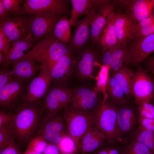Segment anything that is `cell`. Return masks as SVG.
I'll return each mask as SVG.
<instances>
[{"instance_id": "obj_43", "label": "cell", "mask_w": 154, "mask_h": 154, "mask_svg": "<svg viewBox=\"0 0 154 154\" xmlns=\"http://www.w3.org/2000/svg\"><path fill=\"white\" fill-rule=\"evenodd\" d=\"M19 151L17 144L13 139L7 146L0 151V154H16Z\"/></svg>"}, {"instance_id": "obj_22", "label": "cell", "mask_w": 154, "mask_h": 154, "mask_svg": "<svg viewBox=\"0 0 154 154\" xmlns=\"http://www.w3.org/2000/svg\"><path fill=\"white\" fill-rule=\"evenodd\" d=\"M126 6V14L133 21L137 23L151 14L154 0H130Z\"/></svg>"}, {"instance_id": "obj_28", "label": "cell", "mask_w": 154, "mask_h": 154, "mask_svg": "<svg viewBox=\"0 0 154 154\" xmlns=\"http://www.w3.org/2000/svg\"><path fill=\"white\" fill-rule=\"evenodd\" d=\"M106 91L108 97L113 104L121 105L127 102V100L123 90L112 76L109 77Z\"/></svg>"}, {"instance_id": "obj_55", "label": "cell", "mask_w": 154, "mask_h": 154, "mask_svg": "<svg viewBox=\"0 0 154 154\" xmlns=\"http://www.w3.org/2000/svg\"><path fill=\"white\" fill-rule=\"evenodd\" d=\"M153 18L154 19V16L153 15Z\"/></svg>"}, {"instance_id": "obj_47", "label": "cell", "mask_w": 154, "mask_h": 154, "mask_svg": "<svg viewBox=\"0 0 154 154\" xmlns=\"http://www.w3.org/2000/svg\"><path fill=\"white\" fill-rule=\"evenodd\" d=\"M42 154H61L57 145L48 143L47 145Z\"/></svg>"}, {"instance_id": "obj_53", "label": "cell", "mask_w": 154, "mask_h": 154, "mask_svg": "<svg viewBox=\"0 0 154 154\" xmlns=\"http://www.w3.org/2000/svg\"><path fill=\"white\" fill-rule=\"evenodd\" d=\"M4 57V54L3 53L0 52V64L1 65Z\"/></svg>"}, {"instance_id": "obj_15", "label": "cell", "mask_w": 154, "mask_h": 154, "mask_svg": "<svg viewBox=\"0 0 154 154\" xmlns=\"http://www.w3.org/2000/svg\"><path fill=\"white\" fill-rule=\"evenodd\" d=\"M72 50L61 57L50 70L52 82L56 86H65L74 67Z\"/></svg>"}, {"instance_id": "obj_23", "label": "cell", "mask_w": 154, "mask_h": 154, "mask_svg": "<svg viewBox=\"0 0 154 154\" xmlns=\"http://www.w3.org/2000/svg\"><path fill=\"white\" fill-rule=\"evenodd\" d=\"M106 139L104 134L92 126L80 141L78 150L81 154L92 152L101 145Z\"/></svg>"}, {"instance_id": "obj_54", "label": "cell", "mask_w": 154, "mask_h": 154, "mask_svg": "<svg viewBox=\"0 0 154 154\" xmlns=\"http://www.w3.org/2000/svg\"><path fill=\"white\" fill-rule=\"evenodd\" d=\"M16 154H23V153H22L20 151L19 152Z\"/></svg>"}, {"instance_id": "obj_2", "label": "cell", "mask_w": 154, "mask_h": 154, "mask_svg": "<svg viewBox=\"0 0 154 154\" xmlns=\"http://www.w3.org/2000/svg\"><path fill=\"white\" fill-rule=\"evenodd\" d=\"M72 50L70 46L58 40L52 33L38 41L20 60H34L50 71L61 57Z\"/></svg>"}, {"instance_id": "obj_6", "label": "cell", "mask_w": 154, "mask_h": 154, "mask_svg": "<svg viewBox=\"0 0 154 154\" xmlns=\"http://www.w3.org/2000/svg\"><path fill=\"white\" fill-rule=\"evenodd\" d=\"M98 90L97 88L93 90L84 86L72 89V96L65 108L94 114L101 101L99 100Z\"/></svg>"}, {"instance_id": "obj_44", "label": "cell", "mask_w": 154, "mask_h": 154, "mask_svg": "<svg viewBox=\"0 0 154 154\" xmlns=\"http://www.w3.org/2000/svg\"><path fill=\"white\" fill-rule=\"evenodd\" d=\"M110 69L112 72H117L127 67L125 60L121 59H112L110 66Z\"/></svg>"}, {"instance_id": "obj_24", "label": "cell", "mask_w": 154, "mask_h": 154, "mask_svg": "<svg viewBox=\"0 0 154 154\" xmlns=\"http://www.w3.org/2000/svg\"><path fill=\"white\" fill-rule=\"evenodd\" d=\"M116 14L114 12L104 29L98 43L104 50L117 46V40L115 26Z\"/></svg>"}, {"instance_id": "obj_12", "label": "cell", "mask_w": 154, "mask_h": 154, "mask_svg": "<svg viewBox=\"0 0 154 154\" xmlns=\"http://www.w3.org/2000/svg\"><path fill=\"white\" fill-rule=\"evenodd\" d=\"M0 29L11 42L24 38L29 34V18L25 15L8 17L0 22Z\"/></svg>"}, {"instance_id": "obj_10", "label": "cell", "mask_w": 154, "mask_h": 154, "mask_svg": "<svg viewBox=\"0 0 154 154\" xmlns=\"http://www.w3.org/2000/svg\"><path fill=\"white\" fill-rule=\"evenodd\" d=\"M29 82L14 78L0 90L1 109H13L22 102Z\"/></svg>"}, {"instance_id": "obj_5", "label": "cell", "mask_w": 154, "mask_h": 154, "mask_svg": "<svg viewBox=\"0 0 154 154\" xmlns=\"http://www.w3.org/2000/svg\"><path fill=\"white\" fill-rule=\"evenodd\" d=\"M72 94V89L65 86H56L49 89L40 101L44 118L47 119L57 114L68 104Z\"/></svg>"}, {"instance_id": "obj_45", "label": "cell", "mask_w": 154, "mask_h": 154, "mask_svg": "<svg viewBox=\"0 0 154 154\" xmlns=\"http://www.w3.org/2000/svg\"><path fill=\"white\" fill-rule=\"evenodd\" d=\"M11 117V112L7 113L3 111L0 112V127L6 125L9 122Z\"/></svg>"}, {"instance_id": "obj_30", "label": "cell", "mask_w": 154, "mask_h": 154, "mask_svg": "<svg viewBox=\"0 0 154 154\" xmlns=\"http://www.w3.org/2000/svg\"><path fill=\"white\" fill-rule=\"evenodd\" d=\"M133 139L143 144L154 154V132L138 128Z\"/></svg>"}, {"instance_id": "obj_25", "label": "cell", "mask_w": 154, "mask_h": 154, "mask_svg": "<svg viewBox=\"0 0 154 154\" xmlns=\"http://www.w3.org/2000/svg\"><path fill=\"white\" fill-rule=\"evenodd\" d=\"M72 10L70 23L73 26H76L78 18L83 15H86L100 0H71Z\"/></svg>"}, {"instance_id": "obj_52", "label": "cell", "mask_w": 154, "mask_h": 154, "mask_svg": "<svg viewBox=\"0 0 154 154\" xmlns=\"http://www.w3.org/2000/svg\"><path fill=\"white\" fill-rule=\"evenodd\" d=\"M23 154H41L37 153L29 147H27L25 151Z\"/></svg>"}, {"instance_id": "obj_41", "label": "cell", "mask_w": 154, "mask_h": 154, "mask_svg": "<svg viewBox=\"0 0 154 154\" xmlns=\"http://www.w3.org/2000/svg\"><path fill=\"white\" fill-rule=\"evenodd\" d=\"M11 43L0 29V52L4 55L7 54L11 47Z\"/></svg>"}, {"instance_id": "obj_34", "label": "cell", "mask_w": 154, "mask_h": 154, "mask_svg": "<svg viewBox=\"0 0 154 154\" xmlns=\"http://www.w3.org/2000/svg\"><path fill=\"white\" fill-rule=\"evenodd\" d=\"M46 141L41 136L35 135L29 141L27 147L37 153L42 154L48 144Z\"/></svg>"}, {"instance_id": "obj_35", "label": "cell", "mask_w": 154, "mask_h": 154, "mask_svg": "<svg viewBox=\"0 0 154 154\" xmlns=\"http://www.w3.org/2000/svg\"><path fill=\"white\" fill-rule=\"evenodd\" d=\"M3 2L9 13L15 17L21 16L24 14L21 4L22 2L20 0H2Z\"/></svg>"}, {"instance_id": "obj_40", "label": "cell", "mask_w": 154, "mask_h": 154, "mask_svg": "<svg viewBox=\"0 0 154 154\" xmlns=\"http://www.w3.org/2000/svg\"><path fill=\"white\" fill-rule=\"evenodd\" d=\"M139 128L154 132V119L139 116Z\"/></svg>"}, {"instance_id": "obj_32", "label": "cell", "mask_w": 154, "mask_h": 154, "mask_svg": "<svg viewBox=\"0 0 154 154\" xmlns=\"http://www.w3.org/2000/svg\"><path fill=\"white\" fill-rule=\"evenodd\" d=\"M110 66L103 65L101 66L97 82L98 88L103 93V99L107 100L108 98L106 91L107 86L109 77L108 72Z\"/></svg>"}, {"instance_id": "obj_13", "label": "cell", "mask_w": 154, "mask_h": 154, "mask_svg": "<svg viewBox=\"0 0 154 154\" xmlns=\"http://www.w3.org/2000/svg\"><path fill=\"white\" fill-rule=\"evenodd\" d=\"M67 2L64 0H26L22 7L24 14L54 13L61 15L67 10Z\"/></svg>"}, {"instance_id": "obj_16", "label": "cell", "mask_w": 154, "mask_h": 154, "mask_svg": "<svg viewBox=\"0 0 154 154\" xmlns=\"http://www.w3.org/2000/svg\"><path fill=\"white\" fill-rule=\"evenodd\" d=\"M98 4L94 7L85 17L78 20L72 36L70 41V47L72 49L82 48L90 38V26L92 19L99 8Z\"/></svg>"}, {"instance_id": "obj_42", "label": "cell", "mask_w": 154, "mask_h": 154, "mask_svg": "<svg viewBox=\"0 0 154 154\" xmlns=\"http://www.w3.org/2000/svg\"><path fill=\"white\" fill-rule=\"evenodd\" d=\"M154 24L138 28L137 31L134 41L139 40L149 35L153 34L152 32V26Z\"/></svg>"}, {"instance_id": "obj_21", "label": "cell", "mask_w": 154, "mask_h": 154, "mask_svg": "<svg viewBox=\"0 0 154 154\" xmlns=\"http://www.w3.org/2000/svg\"><path fill=\"white\" fill-rule=\"evenodd\" d=\"M34 40L29 34L24 38L12 42L8 53L4 55L1 66H10L22 58L33 46Z\"/></svg>"}, {"instance_id": "obj_51", "label": "cell", "mask_w": 154, "mask_h": 154, "mask_svg": "<svg viewBox=\"0 0 154 154\" xmlns=\"http://www.w3.org/2000/svg\"><path fill=\"white\" fill-rule=\"evenodd\" d=\"M145 60L147 69L154 74V56L148 57Z\"/></svg>"}, {"instance_id": "obj_7", "label": "cell", "mask_w": 154, "mask_h": 154, "mask_svg": "<svg viewBox=\"0 0 154 154\" xmlns=\"http://www.w3.org/2000/svg\"><path fill=\"white\" fill-rule=\"evenodd\" d=\"M67 134L65 121L60 111L50 118L43 119L35 135L40 136L50 143L57 145Z\"/></svg>"}, {"instance_id": "obj_31", "label": "cell", "mask_w": 154, "mask_h": 154, "mask_svg": "<svg viewBox=\"0 0 154 154\" xmlns=\"http://www.w3.org/2000/svg\"><path fill=\"white\" fill-rule=\"evenodd\" d=\"M57 145L61 154H75L78 150L75 141L68 134L65 135Z\"/></svg>"}, {"instance_id": "obj_39", "label": "cell", "mask_w": 154, "mask_h": 154, "mask_svg": "<svg viewBox=\"0 0 154 154\" xmlns=\"http://www.w3.org/2000/svg\"><path fill=\"white\" fill-rule=\"evenodd\" d=\"M111 49L112 59H121L126 61L128 51L126 46H117Z\"/></svg>"}, {"instance_id": "obj_36", "label": "cell", "mask_w": 154, "mask_h": 154, "mask_svg": "<svg viewBox=\"0 0 154 154\" xmlns=\"http://www.w3.org/2000/svg\"><path fill=\"white\" fill-rule=\"evenodd\" d=\"M138 105L139 116L154 119V105L145 102Z\"/></svg>"}, {"instance_id": "obj_9", "label": "cell", "mask_w": 154, "mask_h": 154, "mask_svg": "<svg viewBox=\"0 0 154 154\" xmlns=\"http://www.w3.org/2000/svg\"><path fill=\"white\" fill-rule=\"evenodd\" d=\"M52 82L50 71L41 66L38 75L28 83L22 102H40L47 92Z\"/></svg>"}, {"instance_id": "obj_48", "label": "cell", "mask_w": 154, "mask_h": 154, "mask_svg": "<svg viewBox=\"0 0 154 154\" xmlns=\"http://www.w3.org/2000/svg\"><path fill=\"white\" fill-rule=\"evenodd\" d=\"M154 24V19L151 14L148 17L145 18L137 23L138 28H140L149 25Z\"/></svg>"}, {"instance_id": "obj_37", "label": "cell", "mask_w": 154, "mask_h": 154, "mask_svg": "<svg viewBox=\"0 0 154 154\" xmlns=\"http://www.w3.org/2000/svg\"><path fill=\"white\" fill-rule=\"evenodd\" d=\"M14 139L5 125L0 127V150L7 146Z\"/></svg>"}, {"instance_id": "obj_33", "label": "cell", "mask_w": 154, "mask_h": 154, "mask_svg": "<svg viewBox=\"0 0 154 154\" xmlns=\"http://www.w3.org/2000/svg\"><path fill=\"white\" fill-rule=\"evenodd\" d=\"M121 154H154L142 143L133 139Z\"/></svg>"}, {"instance_id": "obj_50", "label": "cell", "mask_w": 154, "mask_h": 154, "mask_svg": "<svg viewBox=\"0 0 154 154\" xmlns=\"http://www.w3.org/2000/svg\"><path fill=\"white\" fill-rule=\"evenodd\" d=\"M96 154H120V153L116 148L108 147L100 150Z\"/></svg>"}, {"instance_id": "obj_46", "label": "cell", "mask_w": 154, "mask_h": 154, "mask_svg": "<svg viewBox=\"0 0 154 154\" xmlns=\"http://www.w3.org/2000/svg\"><path fill=\"white\" fill-rule=\"evenodd\" d=\"M102 56V61L104 65L110 66L112 61V57L111 49L104 50Z\"/></svg>"}, {"instance_id": "obj_56", "label": "cell", "mask_w": 154, "mask_h": 154, "mask_svg": "<svg viewBox=\"0 0 154 154\" xmlns=\"http://www.w3.org/2000/svg\"><path fill=\"white\" fill-rule=\"evenodd\" d=\"M153 98H154V96Z\"/></svg>"}, {"instance_id": "obj_17", "label": "cell", "mask_w": 154, "mask_h": 154, "mask_svg": "<svg viewBox=\"0 0 154 154\" xmlns=\"http://www.w3.org/2000/svg\"><path fill=\"white\" fill-rule=\"evenodd\" d=\"M115 26L119 46H126L134 39L138 30L137 23L126 14H116Z\"/></svg>"}, {"instance_id": "obj_20", "label": "cell", "mask_w": 154, "mask_h": 154, "mask_svg": "<svg viewBox=\"0 0 154 154\" xmlns=\"http://www.w3.org/2000/svg\"><path fill=\"white\" fill-rule=\"evenodd\" d=\"M11 65L14 78L27 82L35 78L41 67L37 61L30 59L20 60Z\"/></svg>"}, {"instance_id": "obj_14", "label": "cell", "mask_w": 154, "mask_h": 154, "mask_svg": "<svg viewBox=\"0 0 154 154\" xmlns=\"http://www.w3.org/2000/svg\"><path fill=\"white\" fill-rule=\"evenodd\" d=\"M154 52V34L139 40L134 41L128 49L126 65H137Z\"/></svg>"}, {"instance_id": "obj_4", "label": "cell", "mask_w": 154, "mask_h": 154, "mask_svg": "<svg viewBox=\"0 0 154 154\" xmlns=\"http://www.w3.org/2000/svg\"><path fill=\"white\" fill-rule=\"evenodd\" d=\"M63 109L68 134L74 140L78 148L80 141L93 125L94 114L66 108Z\"/></svg>"}, {"instance_id": "obj_19", "label": "cell", "mask_w": 154, "mask_h": 154, "mask_svg": "<svg viewBox=\"0 0 154 154\" xmlns=\"http://www.w3.org/2000/svg\"><path fill=\"white\" fill-rule=\"evenodd\" d=\"M96 58V54L93 49L88 48L83 50L74 58V67L79 77L86 78L92 76Z\"/></svg>"}, {"instance_id": "obj_27", "label": "cell", "mask_w": 154, "mask_h": 154, "mask_svg": "<svg viewBox=\"0 0 154 154\" xmlns=\"http://www.w3.org/2000/svg\"><path fill=\"white\" fill-rule=\"evenodd\" d=\"M135 72L132 69L126 67L117 72H112V75L127 97H129L131 94V86Z\"/></svg>"}, {"instance_id": "obj_1", "label": "cell", "mask_w": 154, "mask_h": 154, "mask_svg": "<svg viewBox=\"0 0 154 154\" xmlns=\"http://www.w3.org/2000/svg\"><path fill=\"white\" fill-rule=\"evenodd\" d=\"M13 109L5 125L14 139L23 145L29 142L40 126L44 118L43 110L40 102H22Z\"/></svg>"}, {"instance_id": "obj_3", "label": "cell", "mask_w": 154, "mask_h": 154, "mask_svg": "<svg viewBox=\"0 0 154 154\" xmlns=\"http://www.w3.org/2000/svg\"><path fill=\"white\" fill-rule=\"evenodd\" d=\"M118 110L112 104L103 100L94 113V126L103 133L106 139L119 140L121 136L117 122Z\"/></svg>"}, {"instance_id": "obj_11", "label": "cell", "mask_w": 154, "mask_h": 154, "mask_svg": "<svg viewBox=\"0 0 154 154\" xmlns=\"http://www.w3.org/2000/svg\"><path fill=\"white\" fill-rule=\"evenodd\" d=\"M34 15L29 18V34L34 40L53 33L56 24L60 18V15L54 13Z\"/></svg>"}, {"instance_id": "obj_49", "label": "cell", "mask_w": 154, "mask_h": 154, "mask_svg": "<svg viewBox=\"0 0 154 154\" xmlns=\"http://www.w3.org/2000/svg\"><path fill=\"white\" fill-rule=\"evenodd\" d=\"M9 13L6 9L2 0H0V21L8 17Z\"/></svg>"}, {"instance_id": "obj_8", "label": "cell", "mask_w": 154, "mask_h": 154, "mask_svg": "<svg viewBox=\"0 0 154 154\" xmlns=\"http://www.w3.org/2000/svg\"><path fill=\"white\" fill-rule=\"evenodd\" d=\"M131 94L138 105L149 103L154 96V81L144 70L139 67L133 77L131 87Z\"/></svg>"}, {"instance_id": "obj_18", "label": "cell", "mask_w": 154, "mask_h": 154, "mask_svg": "<svg viewBox=\"0 0 154 154\" xmlns=\"http://www.w3.org/2000/svg\"><path fill=\"white\" fill-rule=\"evenodd\" d=\"M114 4L110 3L100 8L90 22V38L93 43H98L102 32L114 12Z\"/></svg>"}, {"instance_id": "obj_29", "label": "cell", "mask_w": 154, "mask_h": 154, "mask_svg": "<svg viewBox=\"0 0 154 154\" xmlns=\"http://www.w3.org/2000/svg\"><path fill=\"white\" fill-rule=\"evenodd\" d=\"M71 26L69 19L66 17L60 18L55 26L54 36L63 43L69 42L71 38Z\"/></svg>"}, {"instance_id": "obj_38", "label": "cell", "mask_w": 154, "mask_h": 154, "mask_svg": "<svg viewBox=\"0 0 154 154\" xmlns=\"http://www.w3.org/2000/svg\"><path fill=\"white\" fill-rule=\"evenodd\" d=\"M13 78L9 66H1L0 70V90Z\"/></svg>"}, {"instance_id": "obj_26", "label": "cell", "mask_w": 154, "mask_h": 154, "mask_svg": "<svg viewBox=\"0 0 154 154\" xmlns=\"http://www.w3.org/2000/svg\"><path fill=\"white\" fill-rule=\"evenodd\" d=\"M135 114L131 109L124 107L118 110L117 125L121 135L128 132L132 129L135 123Z\"/></svg>"}]
</instances>
